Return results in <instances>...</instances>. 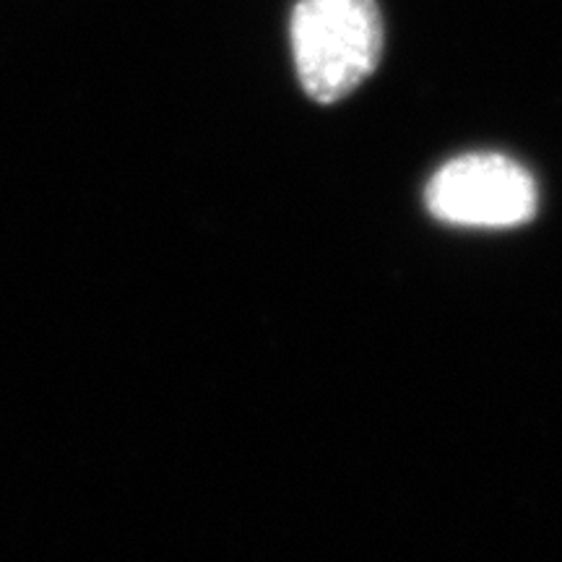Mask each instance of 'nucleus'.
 <instances>
[{
    "label": "nucleus",
    "mask_w": 562,
    "mask_h": 562,
    "mask_svg": "<svg viewBox=\"0 0 562 562\" xmlns=\"http://www.w3.org/2000/svg\"><path fill=\"white\" fill-rule=\"evenodd\" d=\"M292 47L302 87L318 102H336L375 70L383 21L375 0H300Z\"/></svg>",
    "instance_id": "1"
},
{
    "label": "nucleus",
    "mask_w": 562,
    "mask_h": 562,
    "mask_svg": "<svg viewBox=\"0 0 562 562\" xmlns=\"http://www.w3.org/2000/svg\"><path fill=\"white\" fill-rule=\"evenodd\" d=\"M427 209L459 227L505 229L537 214V182L518 161L503 154H467L432 175Z\"/></svg>",
    "instance_id": "2"
}]
</instances>
